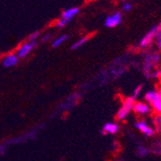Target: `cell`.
Returning a JSON list of instances; mask_svg holds the SVG:
<instances>
[{"label":"cell","mask_w":161,"mask_h":161,"mask_svg":"<svg viewBox=\"0 0 161 161\" xmlns=\"http://www.w3.org/2000/svg\"><path fill=\"white\" fill-rule=\"evenodd\" d=\"M161 29V22L159 23V24H157V25H155V26H153L151 30L146 34L143 38H142V40L140 41V47H142V48H146V47H148L151 43L154 41V39H155V36H156V34L158 33V31Z\"/></svg>","instance_id":"1"},{"label":"cell","mask_w":161,"mask_h":161,"mask_svg":"<svg viewBox=\"0 0 161 161\" xmlns=\"http://www.w3.org/2000/svg\"><path fill=\"white\" fill-rule=\"evenodd\" d=\"M135 103V98L134 97H127L125 102L124 105L122 106V108L118 111L117 113V119L119 121H123L125 120L126 117L129 115V112L132 110V107Z\"/></svg>","instance_id":"2"},{"label":"cell","mask_w":161,"mask_h":161,"mask_svg":"<svg viewBox=\"0 0 161 161\" xmlns=\"http://www.w3.org/2000/svg\"><path fill=\"white\" fill-rule=\"evenodd\" d=\"M123 21V14L121 12H115L105 19V26L108 28H114L120 25Z\"/></svg>","instance_id":"3"},{"label":"cell","mask_w":161,"mask_h":161,"mask_svg":"<svg viewBox=\"0 0 161 161\" xmlns=\"http://www.w3.org/2000/svg\"><path fill=\"white\" fill-rule=\"evenodd\" d=\"M37 42H24L23 45L20 46V47L17 51V55L19 58H24L26 57L29 53H30L36 47H37Z\"/></svg>","instance_id":"4"},{"label":"cell","mask_w":161,"mask_h":161,"mask_svg":"<svg viewBox=\"0 0 161 161\" xmlns=\"http://www.w3.org/2000/svg\"><path fill=\"white\" fill-rule=\"evenodd\" d=\"M135 127L148 137H151V136H153L154 134V129L153 127H151L147 123L144 122V121L136 122L135 123Z\"/></svg>","instance_id":"5"},{"label":"cell","mask_w":161,"mask_h":161,"mask_svg":"<svg viewBox=\"0 0 161 161\" xmlns=\"http://www.w3.org/2000/svg\"><path fill=\"white\" fill-rule=\"evenodd\" d=\"M160 56L158 54H148V56L146 57L145 59V66H144V69L145 70H151L152 68L157 64V62L159 61Z\"/></svg>","instance_id":"6"},{"label":"cell","mask_w":161,"mask_h":161,"mask_svg":"<svg viewBox=\"0 0 161 161\" xmlns=\"http://www.w3.org/2000/svg\"><path fill=\"white\" fill-rule=\"evenodd\" d=\"M18 62H19V57L16 53H12V54L7 55L2 60V64L6 68H11V67L16 66L18 64Z\"/></svg>","instance_id":"7"},{"label":"cell","mask_w":161,"mask_h":161,"mask_svg":"<svg viewBox=\"0 0 161 161\" xmlns=\"http://www.w3.org/2000/svg\"><path fill=\"white\" fill-rule=\"evenodd\" d=\"M79 12H80L79 8H77V7H72V8H69V9L65 10L62 13V17L61 18L64 19H66V20H68V21H69L70 19L75 18L77 14H79Z\"/></svg>","instance_id":"8"},{"label":"cell","mask_w":161,"mask_h":161,"mask_svg":"<svg viewBox=\"0 0 161 161\" xmlns=\"http://www.w3.org/2000/svg\"><path fill=\"white\" fill-rule=\"evenodd\" d=\"M132 109L138 114H147L150 112V106L144 102H135Z\"/></svg>","instance_id":"9"},{"label":"cell","mask_w":161,"mask_h":161,"mask_svg":"<svg viewBox=\"0 0 161 161\" xmlns=\"http://www.w3.org/2000/svg\"><path fill=\"white\" fill-rule=\"evenodd\" d=\"M103 133H109V134H115L119 130V125L115 123H107L103 126Z\"/></svg>","instance_id":"10"},{"label":"cell","mask_w":161,"mask_h":161,"mask_svg":"<svg viewBox=\"0 0 161 161\" xmlns=\"http://www.w3.org/2000/svg\"><path fill=\"white\" fill-rule=\"evenodd\" d=\"M69 39V35L65 34V35H61L59 37H57L53 42H52V47H59L60 46H62L63 43Z\"/></svg>","instance_id":"11"},{"label":"cell","mask_w":161,"mask_h":161,"mask_svg":"<svg viewBox=\"0 0 161 161\" xmlns=\"http://www.w3.org/2000/svg\"><path fill=\"white\" fill-rule=\"evenodd\" d=\"M158 97H159V94L157 91H149L145 95V98L147 99L150 103H153V102L155 101Z\"/></svg>","instance_id":"12"},{"label":"cell","mask_w":161,"mask_h":161,"mask_svg":"<svg viewBox=\"0 0 161 161\" xmlns=\"http://www.w3.org/2000/svg\"><path fill=\"white\" fill-rule=\"evenodd\" d=\"M89 39H90V37L89 36H86V37H83V38H81L80 40H78V41H76L74 45H72V47H71V49L72 50H75V49H78L79 47H81L82 46H84L85 43L89 41Z\"/></svg>","instance_id":"13"},{"label":"cell","mask_w":161,"mask_h":161,"mask_svg":"<svg viewBox=\"0 0 161 161\" xmlns=\"http://www.w3.org/2000/svg\"><path fill=\"white\" fill-rule=\"evenodd\" d=\"M151 104H152L153 108L156 112L161 113V97H160V96H159V97H158L155 101H153V103H151Z\"/></svg>","instance_id":"14"},{"label":"cell","mask_w":161,"mask_h":161,"mask_svg":"<svg viewBox=\"0 0 161 161\" xmlns=\"http://www.w3.org/2000/svg\"><path fill=\"white\" fill-rule=\"evenodd\" d=\"M149 153V150L147 148H145L144 146H139L138 147V154L140 156H145V155H147Z\"/></svg>","instance_id":"15"},{"label":"cell","mask_w":161,"mask_h":161,"mask_svg":"<svg viewBox=\"0 0 161 161\" xmlns=\"http://www.w3.org/2000/svg\"><path fill=\"white\" fill-rule=\"evenodd\" d=\"M68 20H66V19H58L57 20V22H56V27H58V28H64L67 24H68Z\"/></svg>","instance_id":"16"},{"label":"cell","mask_w":161,"mask_h":161,"mask_svg":"<svg viewBox=\"0 0 161 161\" xmlns=\"http://www.w3.org/2000/svg\"><path fill=\"white\" fill-rule=\"evenodd\" d=\"M155 43H156V47L161 50V29L158 31V33L155 36Z\"/></svg>","instance_id":"17"},{"label":"cell","mask_w":161,"mask_h":161,"mask_svg":"<svg viewBox=\"0 0 161 161\" xmlns=\"http://www.w3.org/2000/svg\"><path fill=\"white\" fill-rule=\"evenodd\" d=\"M132 10V4L129 2H125L123 4V11L124 12H129Z\"/></svg>","instance_id":"18"},{"label":"cell","mask_w":161,"mask_h":161,"mask_svg":"<svg viewBox=\"0 0 161 161\" xmlns=\"http://www.w3.org/2000/svg\"><path fill=\"white\" fill-rule=\"evenodd\" d=\"M40 38V32L36 31L34 33H32L30 36H29V42H36V40Z\"/></svg>","instance_id":"19"},{"label":"cell","mask_w":161,"mask_h":161,"mask_svg":"<svg viewBox=\"0 0 161 161\" xmlns=\"http://www.w3.org/2000/svg\"><path fill=\"white\" fill-rule=\"evenodd\" d=\"M142 88H143V86L142 85H140V86H138L136 89H135V91H134V96H133V97L135 98V97H137L138 96H139V94L141 93V91H142Z\"/></svg>","instance_id":"20"},{"label":"cell","mask_w":161,"mask_h":161,"mask_svg":"<svg viewBox=\"0 0 161 161\" xmlns=\"http://www.w3.org/2000/svg\"><path fill=\"white\" fill-rule=\"evenodd\" d=\"M50 38H51V34H46L45 36L42 38V42H47V41L50 40Z\"/></svg>","instance_id":"21"},{"label":"cell","mask_w":161,"mask_h":161,"mask_svg":"<svg viewBox=\"0 0 161 161\" xmlns=\"http://www.w3.org/2000/svg\"><path fill=\"white\" fill-rule=\"evenodd\" d=\"M158 94H159V96H160V97H161V90H160V91H159V92H158Z\"/></svg>","instance_id":"22"},{"label":"cell","mask_w":161,"mask_h":161,"mask_svg":"<svg viewBox=\"0 0 161 161\" xmlns=\"http://www.w3.org/2000/svg\"><path fill=\"white\" fill-rule=\"evenodd\" d=\"M120 1H125V2H126V1H127V0H120Z\"/></svg>","instance_id":"23"}]
</instances>
